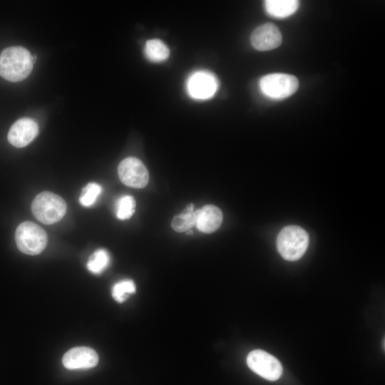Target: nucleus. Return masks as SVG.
<instances>
[{
    "label": "nucleus",
    "instance_id": "obj_16",
    "mask_svg": "<svg viewBox=\"0 0 385 385\" xmlns=\"http://www.w3.org/2000/svg\"><path fill=\"white\" fill-rule=\"evenodd\" d=\"M110 256L104 249L97 250L87 262L88 270L93 274L101 273L109 265Z\"/></svg>",
    "mask_w": 385,
    "mask_h": 385
},
{
    "label": "nucleus",
    "instance_id": "obj_13",
    "mask_svg": "<svg viewBox=\"0 0 385 385\" xmlns=\"http://www.w3.org/2000/svg\"><path fill=\"white\" fill-rule=\"evenodd\" d=\"M299 2L296 0H267L265 8L267 13L275 18H286L295 13Z\"/></svg>",
    "mask_w": 385,
    "mask_h": 385
},
{
    "label": "nucleus",
    "instance_id": "obj_4",
    "mask_svg": "<svg viewBox=\"0 0 385 385\" xmlns=\"http://www.w3.org/2000/svg\"><path fill=\"white\" fill-rule=\"evenodd\" d=\"M18 249L23 253L36 255L46 246L47 235L44 230L34 222L26 221L21 223L15 232Z\"/></svg>",
    "mask_w": 385,
    "mask_h": 385
},
{
    "label": "nucleus",
    "instance_id": "obj_6",
    "mask_svg": "<svg viewBox=\"0 0 385 385\" xmlns=\"http://www.w3.org/2000/svg\"><path fill=\"white\" fill-rule=\"evenodd\" d=\"M247 364L252 371L272 381L279 379L283 371L277 358L261 349H255L248 354Z\"/></svg>",
    "mask_w": 385,
    "mask_h": 385
},
{
    "label": "nucleus",
    "instance_id": "obj_7",
    "mask_svg": "<svg viewBox=\"0 0 385 385\" xmlns=\"http://www.w3.org/2000/svg\"><path fill=\"white\" fill-rule=\"evenodd\" d=\"M121 182L135 188L145 187L149 180V174L144 164L138 158L128 157L123 160L118 168Z\"/></svg>",
    "mask_w": 385,
    "mask_h": 385
},
{
    "label": "nucleus",
    "instance_id": "obj_17",
    "mask_svg": "<svg viewBox=\"0 0 385 385\" xmlns=\"http://www.w3.org/2000/svg\"><path fill=\"white\" fill-rule=\"evenodd\" d=\"M135 201L130 195H123L115 202L116 216L120 220L129 219L135 212Z\"/></svg>",
    "mask_w": 385,
    "mask_h": 385
},
{
    "label": "nucleus",
    "instance_id": "obj_14",
    "mask_svg": "<svg viewBox=\"0 0 385 385\" xmlns=\"http://www.w3.org/2000/svg\"><path fill=\"white\" fill-rule=\"evenodd\" d=\"M146 58L153 62H160L169 56L168 46L160 40L154 38L146 41L144 47Z\"/></svg>",
    "mask_w": 385,
    "mask_h": 385
},
{
    "label": "nucleus",
    "instance_id": "obj_20",
    "mask_svg": "<svg viewBox=\"0 0 385 385\" xmlns=\"http://www.w3.org/2000/svg\"><path fill=\"white\" fill-rule=\"evenodd\" d=\"M384 342H385V341H384V340H383V349H384V343H385Z\"/></svg>",
    "mask_w": 385,
    "mask_h": 385
},
{
    "label": "nucleus",
    "instance_id": "obj_2",
    "mask_svg": "<svg viewBox=\"0 0 385 385\" xmlns=\"http://www.w3.org/2000/svg\"><path fill=\"white\" fill-rule=\"evenodd\" d=\"M309 245V235L301 227H284L277 238L279 253L286 260L295 261L302 257Z\"/></svg>",
    "mask_w": 385,
    "mask_h": 385
},
{
    "label": "nucleus",
    "instance_id": "obj_10",
    "mask_svg": "<svg viewBox=\"0 0 385 385\" xmlns=\"http://www.w3.org/2000/svg\"><path fill=\"white\" fill-rule=\"evenodd\" d=\"M38 125L29 118L16 120L8 133V140L14 146L22 148L29 144L38 135Z\"/></svg>",
    "mask_w": 385,
    "mask_h": 385
},
{
    "label": "nucleus",
    "instance_id": "obj_1",
    "mask_svg": "<svg viewBox=\"0 0 385 385\" xmlns=\"http://www.w3.org/2000/svg\"><path fill=\"white\" fill-rule=\"evenodd\" d=\"M34 58L22 46H11L0 54V76L11 82L25 79L31 72Z\"/></svg>",
    "mask_w": 385,
    "mask_h": 385
},
{
    "label": "nucleus",
    "instance_id": "obj_15",
    "mask_svg": "<svg viewBox=\"0 0 385 385\" xmlns=\"http://www.w3.org/2000/svg\"><path fill=\"white\" fill-rule=\"evenodd\" d=\"M198 210L191 212L183 211L181 214L173 217L171 222V227L178 232L188 231L195 225Z\"/></svg>",
    "mask_w": 385,
    "mask_h": 385
},
{
    "label": "nucleus",
    "instance_id": "obj_12",
    "mask_svg": "<svg viewBox=\"0 0 385 385\" xmlns=\"http://www.w3.org/2000/svg\"><path fill=\"white\" fill-rule=\"evenodd\" d=\"M222 222V213L219 207L206 205L198 209L195 226L202 232L212 233L216 231Z\"/></svg>",
    "mask_w": 385,
    "mask_h": 385
},
{
    "label": "nucleus",
    "instance_id": "obj_9",
    "mask_svg": "<svg viewBox=\"0 0 385 385\" xmlns=\"http://www.w3.org/2000/svg\"><path fill=\"white\" fill-rule=\"evenodd\" d=\"M250 41L256 50L266 51L279 46L282 41V36L277 26L266 23L253 31Z\"/></svg>",
    "mask_w": 385,
    "mask_h": 385
},
{
    "label": "nucleus",
    "instance_id": "obj_3",
    "mask_svg": "<svg viewBox=\"0 0 385 385\" xmlns=\"http://www.w3.org/2000/svg\"><path fill=\"white\" fill-rule=\"evenodd\" d=\"M67 205L59 195L44 191L34 199L31 211L34 217L45 225H52L61 220L66 212Z\"/></svg>",
    "mask_w": 385,
    "mask_h": 385
},
{
    "label": "nucleus",
    "instance_id": "obj_11",
    "mask_svg": "<svg viewBox=\"0 0 385 385\" xmlns=\"http://www.w3.org/2000/svg\"><path fill=\"white\" fill-rule=\"evenodd\" d=\"M62 362L68 369H88L97 365L98 356L91 348L74 347L63 355Z\"/></svg>",
    "mask_w": 385,
    "mask_h": 385
},
{
    "label": "nucleus",
    "instance_id": "obj_18",
    "mask_svg": "<svg viewBox=\"0 0 385 385\" xmlns=\"http://www.w3.org/2000/svg\"><path fill=\"white\" fill-rule=\"evenodd\" d=\"M135 285L131 279L121 280L112 288V296L118 302H123L125 301L130 294L135 292Z\"/></svg>",
    "mask_w": 385,
    "mask_h": 385
},
{
    "label": "nucleus",
    "instance_id": "obj_8",
    "mask_svg": "<svg viewBox=\"0 0 385 385\" xmlns=\"http://www.w3.org/2000/svg\"><path fill=\"white\" fill-rule=\"evenodd\" d=\"M218 82L212 73L198 71L192 73L187 81L189 95L196 99H207L216 92Z\"/></svg>",
    "mask_w": 385,
    "mask_h": 385
},
{
    "label": "nucleus",
    "instance_id": "obj_19",
    "mask_svg": "<svg viewBox=\"0 0 385 385\" xmlns=\"http://www.w3.org/2000/svg\"><path fill=\"white\" fill-rule=\"evenodd\" d=\"M101 191L102 188L100 185L96 183L87 184L83 189L79 197L80 203L85 207L92 205L96 202Z\"/></svg>",
    "mask_w": 385,
    "mask_h": 385
},
{
    "label": "nucleus",
    "instance_id": "obj_5",
    "mask_svg": "<svg viewBox=\"0 0 385 385\" xmlns=\"http://www.w3.org/2000/svg\"><path fill=\"white\" fill-rule=\"evenodd\" d=\"M298 87V79L294 76L287 73H270L260 81L261 91L268 98L274 100L291 96L297 91Z\"/></svg>",
    "mask_w": 385,
    "mask_h": 385
}]
</instances>
